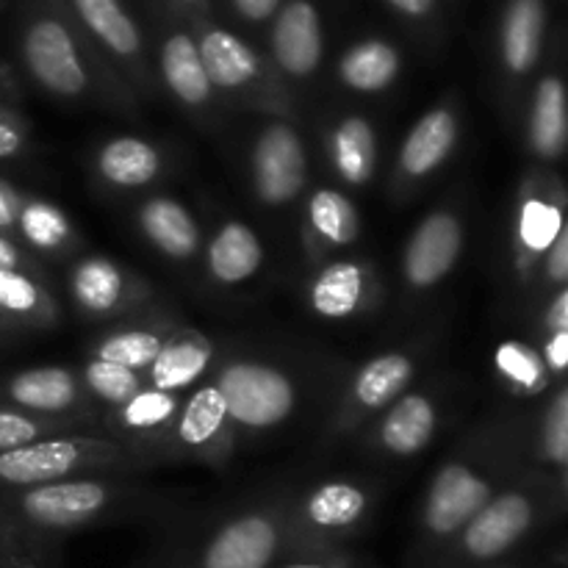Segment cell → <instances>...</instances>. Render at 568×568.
Wrapping results in <instances>:
<instances>
[{
	"instance_id": "cell-1",
	"label": "cell",
	"mask_w": 568,
	"mask_h": 568,
	"mask_svg": "<svg viewBox=\"0 0 568 568\" xmlns=\"http://www.w3.org/2000/svg\"><path fill=\"white\" fill-rule=\"evenodd\" d=\"M194 494L159 486L142 475H83L48 486L0 491V536L64 547L67 538L128 521H166L186 516Z\"/></svg>"
},
{
	"instance_id": "cell-2",
	"label": "cell",
	"mask_w": 568,
	"mask_h": 568,
	"mask_svg": "<svg viewBox=\"0 0 568 568\" xmlns=\"http://www.w3.org/2000/svg\"><path fill=\"white\" fill-rule=\"evenodd\" d=\"M525 466H532L525 416L494 419L466 433L427 480L408 566H430L460 527Z\"/></svg>"
},
{
	"instance_id": "cell-3",
	"label": "cell",
	"mask_w": 568,
	"mask_h": 568,
	"mask_svg": "<svg viewBox=\"0 0 568 568\" xmlns=\"http://www.w3.org/2000/svg\"><path fill=\"white\" fill-rule=\"evenodd\" d=\"M294 483L247 494L166 532L164 568H272L286 555V514Z\"/></svg>"
},
{
	"instance_id": "cell-4",
	"label": "cell",
	"mask_w": 568,
	"mask_h": 568,
	"mask_svg": "<svg viewBox=\"0 0 568 568\" xmlns=\"http://www.w3.org/2000/svg\"><path fill=\"white\" fill-rule=\"evenodd\" d=\"M20 59L28 78L50 98L103 105L128 120L139 116V100L89 48L59 0H37L28 9L20 28Z\"/></svg>"
},
{
	"instance_id": "cell-5",
	"label": "cell",
	"mask_w": 568,
	"mask_h": 568,
	"mask_svg": "<svg viewBox=\"0 0 568 568\" xmlns=\"http://www.w3.org/2000/svg\"><path fill=\"white\" fill-rule=\"evenodd\" d=\"M568 494L536 466L516 471L427 568H483L516 558L564 519Z\"/></svg>"
},
{
	"instance_id": "cell-6",
	"label": "cell",
	"mask_w": 568,
	"mask_h": 568,
	"mask_svg": "<svg viewBox=\"0 0 568 568\" xmlns=\"http://www.w3.org/2000/svg\"><path fill=\"white\" fill-rule=\"evenodd\" d=\"M209 381L225 403L239 444L275 436L305 410L311 375L281 353L220 349Z\"/></svg>"
},
{
	"instance_id": "cell-7",
	"label": "cell",
	"mask_w": 568,
	"mask_h": 568,
	"mask_svg": "<svg viewBox=\"0 0 568 568\" xmlns=\"http://www.w3.org/2000/svg\"><path fill=\"white\" fill-rule=\"evenodd\" d=\"M383 503V483L366 475H327L294 486L286 514V555L353 549Z\"/></svg>"
},
{
	"instance_id": "cell-8",
	"label": "cell",
	"mask_w": 568,
	"mask_h": 568,
	"mask_svg": "<svg viewBox=\"0 0 568 568\" xmlns=\"http://www.w3.org/2000/svg\"><path fill=\"white\" fill-rule=\"evenodd\" d=\"M430 358V342H408L399 344V347L381 349L372 358L361 361L338 386L325 430H322V444L336 447V444L349 442L399 394H405L414 383L425 377Z\"/></svg>"
},
{
	"instance_id": "cell-9",
	"label": "cell",
	"mask_w": 568,
	"mask_h": 568,
	"mask_svg": "<svg viewBox=\"0 0 568 568\" xmlns=\"http://www.w3.org/2000/svg\"><path fill=\"white\" fill-rule=\"evenodd\" d=\"M83 475H148V469L103 433L50 436L0 453V491H22Z\"/></svg>"
},
{
	"instance_id": "cell-10",
	"label": "cell",
	"mask_w": 568,
	"mask_h": 568,
	"mask_svg": "<svg viewBox=\"0 0 568 568\" xmlns=\"http://www.w3.org/2000/svg\"><path fill=\"white\" fill-rule=\"evenodd\" d=\"M209 81L222 103L258 111L264 116L294 120V94L277 78L270 61L227 28L203 22L194 33Z\"/></svg>"
},
{
	"instance_id": "cell-11",
	"label": "cell",
	"mask_w": 568,
	"mask_h": 568,
	"mask_svg": "<svg viewBox=\"0 0 568 568\" xmlns=\"http://www.w3.org/2000/svg\"><path fill=\"white\" fill-rule=\"evenodd\" d=\"M449 416V392L436 381H425L399 394L369 425L361 427L349 442L355 449L383 464H405L430 447Z\"/></svg>"
},
{
	"instance_id": "cell-12",
	"label": "cell",
	"mask_w": 568,
	"mask_h": 568,
	"mask_svg": "<svg viewBox=\"0 0 568 568\" xmlns=\"http://www.w3.org/2000/svg\"><path fill=\"white\" fill-rule=\"evenodd\" d=\"M78 26L89 48L125 83L139 105L159 94L155 72L148 59V44L131 11L122 0H59Z\"/></svg>"
},
{
	"instance_id": "cell-13",
	"label": "cell",
	"mask_w": 568,
	"mask_h": 568,
	"mask_svg": "<svg viewBox=\"0 0 568 568\" xmlns=\"http://www.w3.org/2000/svg\"><path fill=\"white\" fill-rule=\"evenodd\" d=\"M568 192L558 170L532 166L519 181L510 222V272L519 292L532 294L538 266L566 231Z\"/></svg>"
},
{
	"instance_id": "cell-14",
	"label": "cell",
	"mask_w": 568,
	"mask_h": 568,
	"mask_svg": "<svg viewBox=\"0 0 568 568\" xmlns=\"http://www.w3.org/2000/svg\"><path fill=\"white\" fill-rule=\"evenodd\" d=\"M469 216L458 197L433 205L414 225L399 255V286L408 303L436 294L458 270L469 239Z\"/></svg>"
},
{
	"instance_id": "cell-15",
	"label": "cell",
	"mask_w": 568,
	"mask_h": 568,
	"mask_svg": "<svg viewBox=\"0 0 568 568\" xmlns=\"http://www.w3.org/2000/svg\"><path fill=\"white\" fill-rule=\"evenodd\" d=\"M247 181L253 200L266 211H283L308 192L311 155L297 122L266 116L247 148Z\"/></svg>"
},
{
	"instance_id": "cell-16",
	"label": "cell",
	"mask_w": 568,
	"mask_h": 568,
	"mask_svg": "<svg viewBox=\"0 0 568 568\" xmlns=\"http://www.w3.org/2000/svg\"><path fill=\"white\" fill-rule=\"evenodd\" d=\"M466 120L458 94H444L433 103L399 142L397 161L388 178V197L394 203H408L422 192L449 161L464 142Z\"/></svg>"
},
{
	"instance_id": "cell-17",
	"label": "cell",
	"mask_w": 568,
	"mask_h": 568,
	"mask_svg": "<svg viewBox=\"0 0 568 568\" xmlns=\"http://www.w3.org/2000/svg\"><path fill=\"white\" fill-rule=\"evenodd\" d=\"M239 447L242 444L227 419L225 403L214 383L205 377L183 397L181 410L159 449V466H209L222 471Z\"/></svg>"
},
{
	"instance_id": "cell-18",
	"label": "cell",
	"mask_w": 568,
	"mask_h": 568,
	"mask_svg": "<svg viewBox=\"0 0 568 568\" xmlns=\"http://www.w3.org/2000/svg\"><path fill=\"white\" fill-rule=\"evenodd\" d=\"M67 294L78 316L103 325L155 305L153 283L105 253L72 258L67 270Z\"/></svg>"
},
{
	"instance_id": "cell-19",
	"label": "cell",
	"mask_w": 568,
	"mask_h": 568,
	"mask_svg": "<svg viewBox=\"0 0 568 568\" xmlns=\"http://www.w3.org/2000/svg\"><path fill=\"white\" fill-rule=\"evenodd\" d=\"M383 281L375 261L364 255H336L311 270L303 300L316 320L344 325L375 314L383 303Z\"/></svg>"
},
{
	"instance_id": "cell-20",
	"label": "cell",
	"mask_w": 568,
	"mask_h": 568,
	"mask_svg": "<svg viewBox=\"0 0 568 568\" xmlns=\"http://www.w3.org/2000/svg\"><path fill=\"white\" fill-rule=\"evenodd\" d=\"M155 83L172 98V103L192 122L216 128L222 116V100L205 72L194 33L166 31L155 55Z\"/></svg>"
},
{
	"instance_id": "cell-21",
	"label": "cell",
	"mask_w": 568,
	"mask_h": 568,
	"mask_svg": "<svg viewBox=\"0 0 568 568\" xmlns=\"http://www.w3.org/2000/svg\"><path fill=\"white\" fill-rule=\"evenodd\" d=\"M0 405L26 414L53 416V419H67V416L100 419V410L89 399L78 366L70 364H44L9 372L0 377Z\"/></svg>"
},
{
	"instance_id": "cell-22",
	"label": "cell",
	"mask_w": 568,
	"mask_h": 568,
	"mask_svg": "<svg viewBox=\"0 0 568 568\" xmlns=\"http://www.w3.org/2000/svg\"><path fill=\"white\" fill-rule=\"evenodd\" d=\"M186 394H166L144 386L136 397L100 414V427L111 442L131 453L144 469L159 466V449L164 444L166 430L175 422L178 410Z\"/></svg>"
},
{
	"instance_id": "cell-23",
	"label": "cell",
	"mask_w": 568,
	"mask_h": 568,
	"mask_svg": "<svg viewBox=\"0 0 568 568\" xmlns=\"http://www.w3.org/2000/svg\"><path fill=\"white\" fill-rule=\"evenodd\" d=\"M361 239V211L344 189L311 186L300 209V250L311 266L344 255Z\"/></svg>"
},
{
	"instance_id": "cell-24",
	"label": "cell",
	"mask_w": 568,
	"mask_h": 568,
	"mask_svg": "<svg viewBox=\"0 0 568 568\" xmlns=\"http://www.w3.org/2000/svg\"><path fill=\"white\" fill-rule=\"evenodd\" d=\"M181 325L183 320L178 314L161 308V305H150L139 314L105 325L87 344V358L109 361V364L125 366V369L144 375Z\"/></svg>"
},
{
	"instance_id": "cell-25",
	"label": "cell",
	"mask_w": 568,
	"mask_h": 568,
	"mask_svg": "<svg viewBox=\"0 0 568 568\" xmlns=\"http://www.w3.org/2000/svg\"><path fill=\"white\" fill-rule=\"evenodd\" d=\"M325 59L322 17L311 0H288L275 14L270 33V64L283 83H305Z\"/></svg>"
},
{
	"instance_id": "cell-26",
	"label": "cell",
	"mask_w": 568,
	"mask_h": 568,
	"mask_svg": "<svg viewBox=\"0 0 568 568\" xmlns=\"http://www.w3.org/2000/svg\"><path fill=\"white\" fill-rule=\"evenodd\" d=\"M92 178L111 194H131L153 189L170 172V153L159 142L136 133H120L94 144Z\"/></svg>"
},
{
	"instance_id": "cell-27",
	"label": "cell",
	"mask_w": 568,
	"mask_h": 568,
	"mask_svg": "<svg viewBox=\"0 0 568 568\" xmlns=\"http://www.w3.org/2000/svg\"><path fill=\"white\" fill-rule=\"evenodd\" d=\"M200 264L211 288L236 292L261 275L266 264V244L250 222L225 216L209 236H203Z\"/></svg>"
},
{
	"instance_id": "cell-28",
	"label": "cell",
	"mask_w": 568,
	"mask_h": 568,
	"mask_svg": "<svg viewBox=\"0 0 568 568\" xmlns=\"http://www.w3.org/2000/svg\"><path fill=\"white\" fill-rule=\"evenodd\" d=\"M133 225L148 247L175 266H189L200 261L203 250V227L197 216L175 194L153 192L142 197L133 211Z\"/></svg>"
},
{
	"instance_id": "cell-29",
	"label": "cell",
	"mask_w": 568,
	"mask_h": 568,
	"mask_svg": "<svg viewBox=\"0 0 568 568\" xmlns=\"http://www.w3.org/2000/svg\"><path fill=\"white\" fill-rule=\"evenodd\" d=\"M322 148L331 172L347 189H364L375 181L381 164V136L375 120L344 111L322 125Z\"/></svg>"
},
{
	"instance_id": "cell-30",
	"label": "cell",
	"mask_w": 568,
	"mask_h": 568,
	"mask_svg": "<svg viewBox=\"0 0 568 568\" xmlns=\"http://www.w3.org/2000/svg\"><path fill=\"white\" fill-rule=\"evenodd\" d=\"M547 37V3L544 0H508L499 22V72L505 89L516 92L538 70Z\"/></svg>"
},
{
	"instance_id": "cell-31",
	"label": "cell",
	"mask_w": 568,
	"mask_h": 568,
	"mask_svg": "<svg viewBox=\"0 0 568 568\" xmlns=\"http://www.w3.org/2000/svg\"><path fill=\"white\" fill-rule=\"evenodd\" d=\"M568 144L566 81L558 70H547L532 83L525 114V148L532 166L555 170Z\"/></svg>"
},
{
	"instance_id": "cell-32",
	"label": "cell",
	"mask_w": 568,
	"mask_h": 568,
	"mask_svg": "<svg viewBox=\"0 0 568 568\" xmlns=\"http://www.w3.org/2000/svg\"><path fill=\"white\" fill-rule=\"evenodd\" d=\"M220 349L216 338L183 322L142 375L144 386L166 394H189L211 375Z\"/></svg>"
},
{
	"instance_id": "cell-33",
	"label": "cell",
	"mask_w": 568,
	"mask_h": 568,
	"mask_svg": "<svg viewBox=\"0 0 568 568\" xmlns=\"http://www.w3.org/2000/svg\"><path fill=\"white\" fill-rule=\"evenodd\" d=\"M11 236L39 261L67 258L81 250V233L72 216L42 194H22Z\"/></svg>"
},
{
	"instance_id": "cell-34",
	"label": "cell",
	"mask_w": 568,
	"mask_h": 568,
	"mask_svg": "<svg viewBox=\"0 0 568 568\" xmlns=\"http://www.w3.org/2000/svg\"><path fill=\"white\" fill-rule=\"evenodd\" d=\"M527 455L536 469L568 486V383H555L527 422Z\"/></svg>"
},
{
	"instance_id": "cell-35",
	"label": "cell",
	"mask_w": 568,
	"mask_h": 568,
	"mask_svg": "<svg viewBox=\"0 0 568 568\" xmlns=\"http://www.w3.org/2000/svg\"><path fill=\"white\" fill-rule=\"evenodd\" d=\"M0 316L17 333H44L59 327L61 305L48 277L0 272Z\"/></svg>"
},
{
	"instance_id": "cell-36",
	"label": "cell",
	"mask_w": 568,
	"mask_h": 568,
	"mask_svg": "<svg viewBox=\"0 0 568 568\" xmlns=\"http://www.w3.org/2000/svg\"><path fill=\"white\" fill-rule=\"evenodd\" d=\"M403 70V55L386 39H361L342 53L336 78L353 94H381L397 83Z\"/></svg>"
},
{
	"instance_id": "cell-37",
	"label": "cell",
	"mask_w": 568,
	"mask_h": 568,
	"mask_svg": "<svg viewBox=\"0 0 568 568\" xmlns=\"http://www.w3.org/2000/svg\"><path fill=\"white\" fill-rule=\"evenodd\" d=\"M491 361L499 386L505 388L508 397L519 399V403H538L555 386L532 338H505L494 347Z\"/></svg>"
},
{
	"instance_id": "cell-38",
	"label": "cell",
	"mask_w": 568,
	"mask_h": 568,
	"mask_svg": "<svg viewBox=\"0 0 568 568\" xmlns=\"http://www.w3.org/2000/svg\"><path fill=\"white\" fill-rule=\"evenodd\" d=\"M70 433H103V427H100V419H87V416L53 419V416L26 414V410L0 405V453L50 436H70Z\"/></svg>"
},
{
	"instance_id": "cell-39",
	"label": "cell",
	"mask_w": 568,
	"mask_h": 568,
	"mask_svg": "<svg viewBox=\"0 0 568 568\" xmlns=\"http://www.w3.org/2000/svg\"><path fill=\"white\" fill-rule=\"evenodd\" d=\"M78 366V375H81L83 388H87L89 399L94 403V408L103 414V410L120 408L122 403H128L131 397H136L144 388V377L139 372L125 369V366L109 364V361L87 358L83 355Z\"/></svg>"
},
{
	"instance_id": "cell-40",
	"label": "cell",
	"mask_w": 568,
	"mask_h": 568,
	"mask_svg": "<svg viewBox=\"0 0 568 568\" xmlns=\"http://www.w3.org/2000/svg\"><path fill=\"white\" fill-rule=\"evenodd\" d=\"M0 568H64V547L0 536Z\"/></svg>"
},
{
	"instance_id": "cell-41",
	"label": "cell",
	"mask_w": 568,
	"mask_h": 568,
	"mask_svg": "<svg viewBox=\"0 0 568 568\" xmlns=\"http://www.w3.org/2000/svg\"><path fill=\"white\" fill-rule=\"evenodd\" d=\"M564 286H568V227L555 239L549 253L544 255L541 266H538L536 286H532V297Z\"/></svg>"
},
{
	"instance_id": "cell-42",
	"label": "cell",
	"mask_w": 568,
	"mask_h": 568,
	"mask_svg": "<svg viewBox=\"0 0 568 568\" xmlns=\"http://www.w3.org/2000/svg\"><path fill=\"white\" fill-rule=\"evenodd\" d=\"M372 558L355 549H333V552L283 555L272 568H364Z\"/></svg>"
},
{
	"instance_id": "cell-43",
	"label": "cell",
	"mask_w": 568,
	"mask_h": 568,
	"mask_svg": "<svg viewBox=\"0 0 568 568\" xmlns=\"http://www.w3.org/2000/svg\"><path fill=\"white\" fill-rule=\"evenodd\" d=\"M31 125L17 105H0V159H17L26 153Z\"/></svg>"
},
{
	"instance_id": "cell-44",
	"label": "cell",
	"mask_w": 568,
	"mask_h": 568,
	"mask_svg": "<svg viewBox=\"0 0 568 568\" xmlns=\"http://www.w3.org/2000/svg\"><path fill=\"white\" fill-rule=\"evenodd\" d=\"M536 300H538L536 336L568 331V286L538 294Z\"/></svg>"
},
{
	"instance_id": "cell-45",
	"label": "cell",
	"mask_w": 568,
	"mask_h": 568,
	"mask_svg": "<svg viewBox=\"0 0 568 568\" xmlns=\"http://www.w3.org/2000/svg\"><path fill=\"white\" fill-rule=\"evenodd\" d=\"M0 272H28V275L48 277L42 261L28 253L9 233H0Z\"/></svg>"
},
{
	"instance_id": "cell-46",
	"label": "cell",
	"mask_w": 568,
	"mask_h": 568,
	"mask_svg": "<svg viewBox=\"0 0 568 568\" xmlns=\"http://www.w3.org/2000/svg\"><path fill=\"white\" fill-rule=\"evenodd\" d=\"M483 568H566V558H564V547H558V555H555V560L544 558V555H538V549H527V552L516 555V558H508V560H499V564H491V566H483Z\"/></svg>"
},
{
	"instance_id": "cell-47",
	"label": "cell",
	"mask_w": 568,
	"mask_h": 568,
	"mask_svg": "<svg viewBox=\"0 0 568 568\" xmlns=\"http://www.w3.org/2000/svg\"><path fill=\"white\" fill-rule=\"evenodd\" d=\"M22 194L14 183L3 181L0 178V233H14V220H17V211H20L22 203Z\"/></svg>"
},
{
	"instance_id": "cell-48",
	"label": "cell",
	"mask_w": 568,
	"mask_h": 568,
	"mask_svg": "<svg viewBox=\"0 0 568 568\" xmlns=\"http://www.w3.org/2000/svg\"><path fill=\"white\" fill-rule=\"evenodd\" d=\"M233 11L247 22H266L281 11L283 0H231Z\"/></svg>"
},
{
	"instance_id": "cell-49",
	"label": "cell",
	"mask_w": 568,
	"mask_h": 568,
	"mask_svg": "<svg viewBox=\"0 0 568 568\" xmlns=\"http://www.w3.org/2000/svg\"><path fill=\"white\" fill-rule=\"evenodd\" d=\"M386 3L408 20H427L436 11V0H386Z\"/></svg>"
},
{
	"instance_id": "cell-50",
	"label": "cell",
	"mask_w": 568,
	"mask_h": 568,
	"mask_svg": "<svg viewBox=\"0 0 568 568\" xmlns=\"http://www.w3.org/2000/svg\"><path fill=\"white\" fill-rule=\"evenodd\" d=\"M164 560H166V536L161 538V541L155 544L150 552H144L142 558L133 560V564L128 568H164Z\"/></svg>"
},
{
	"instance_id": "cell-51",
	"label": "cell",
	"mask_w": 568,
	"mask_h": 568,
	"mask_svg": "<svg viewBox=\"0 0 568 568\" xmlns=\"http://www.w3.org/2000/svg\"><path fill=\"white\" fill-rule=\"evenodd\" d=\"M17 336V331L14 327L9 325V322L3 320V316H0V344H6V342H11V338Z\"/></svg>"
},
{
	"instance_id": "cell-52",
	"label": "cell",
	"mask_w": 568,
	"mask_h": 568,
	"mask_svg": "<svg viewBox=\"0 0 568 568\" xmlns=\"http://www.w3.org/2000/svg\"><path fill=\"white\" fill-rule=\"evenodd\" d=\"M178 3H183V6H186V9L200 11V9H205V3H209V0H178Z\"/></svg>"
},
{
	"instance_id": "cell-53",
	"label": "cell",
	"mask_w": 568,
	"mask_h": 568,
	"mask_svg": "<svg viewBox=\"0 0 568 568\" xmlns=\"http://www.w3.org/2000/svg\"><path fill=\"white\" fill-rule=\"evenodd\" d=\"M364 568H381V566H377V564H375V560H369V564H366Z\"/></svg>"
}]
</instances>
